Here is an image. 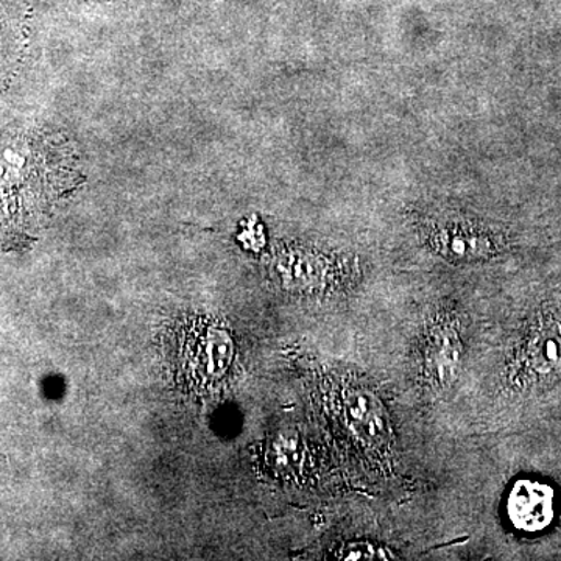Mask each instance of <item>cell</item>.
I'll return each mask as SVG.
<instances>
[{
  "mask_svg": "<svg viewBox=\"0 0 561 561\" xmlns=\"http://www.w3.org/2000/svg\"><path fill=\"white\" fill-rule=\"evenodd\" d=\"M341 556L342 560L348 561L387 559L386 551L375 548L368 542H357V545L348 546V548L343 549Z\"/></svg>",
  "mask_w": 561,
  "mask_h": 561,
  "instance_id": "ba28073f",
  "label": "cell"
},
{
  "mask_svg": "<svg viewBox=\"0 0 561 561\" xmlns=\"http://www.w3.org/2000/svg\"><path fill=\"white\" fill-rule=\"evenodd\" d=\"M507 515L518 530L546 529L556 515V494L548 483L522 479L508 493Z\"/></svg>",
  "mask_w": 561,
  "mask_h": 561,
  "instance_id": "3957f363",
  "label": "cell"
},
{
  "mask_svg": "<svg viewBox=\"0 0 561 561\" xmlns=\"http://www.w3.org/2000/svg\"><path fill=\"white\" fill-rule=\"evenodd\" d=\"M461 360V341L456 324L445 320L432 328L424 348V371L435 386H448Z\"/></svg>",
  "mask_w": 561,
  "mask_h": 561,
  "instance_id": "8992f818",
  "label": "cell"
},
{
  "mask_svg": "<svg viewBox=\"0 0 561 561\" xmlns=\"http://www.w3.org/2000/svg\"><path fill=\"white\" fill-rule=\"evenodd\" d=\"M230 332L213 320H191L176 330L171 343L175 376L195 389H213L234 362Z\"/></svg>",
  "mask_w": 561,
  "mask_h": 561,
  "instance_id": "7a4b0ae2",
  "label": "cell"
},
{
  "mask_svg": "<svg viewBox=\"0 0 561 561\" xmlns=\"http://www.w3.org/2000/svg\"><path fill=\"white\" fill-rule=\"evenodd\" d=\"M27 44V2L0 0V92L20 68Z\"/></svg>",
  "mask_w": 561,
  "mask_h": 561,
  "instance_id": "5b68a950",
  "label": "cell"
},
{
  "mask_svg": "<svg viewBox=\"0 0 561 561\" xmlns=\"http://www.w3.org/2000/svg\"><path fill=\"white\" fill-rule=\"evenodd\" d=\"M519 365L529 379H545L561 368V321L546 317L524 342Z\"/></svg>",
  "mask_w": 561,
  "mask_h": 561,
  "instance_id": "277c9868",
  "label": "cell"
},
{
  "mask_svg": "<svg viewBox=\"0 0 561 561\" xmlns=\"http://www.w3.org/2000/svg\"><path fill=\"white\" fill-rule=\"evenodd\" d=\"M348 412L351 419L357 426L364 427L365 431L370 432L371 437L376 438L379 427H382V421H373L376 415L375 401L368 398L367 394L357 393L348 401Z\"/></svg>",
  "mask_w": 561,
  "mask_h": 561,
  "instance_id": "52a82bcc",
  "label": "cell"
},
{
  "mask_svg": "<svg viewBox=\"0 0 561 561\" xmlns=\"http://www.w3.org/2000/svg\"><path fill=\"white\" fill-rule=\"evenodd\" d=\"M83 175L72 144L38 127L0 130V251L21 250Z\"/></svg>",
  "mask_w": 561,
  "mask_h": 561,
  "instance_id": "6da1fadb",
  "label": "cell"
}]
</instances>
